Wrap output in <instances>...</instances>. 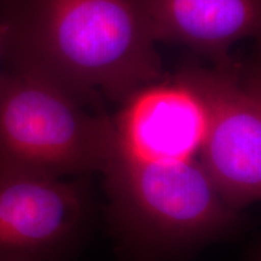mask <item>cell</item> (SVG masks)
Returning <instances> with one entry per match:
<instances>
[{
	"label": "cell",
	"mask_w": 261,
	"mask_h": 261,
	"mask_svg": "<svg viewBox=\"0 0 261 261\" xmlns=\"http://www.w3.org/2000/svg\"><path fill=\"white\" fill-rule=\"evenodd\" d=\"M4 61L86 106L123 103L163 77L142 0H4Z\"/></svg>",
	"instance_id": "cell-1"
},
{
	"label": "cell",
	"mask_w": 261,
	"mask_h": 261,
	"mask_svg": "<svg viewBox=\"0 0 261 261\" xmlns=\"http://www.w3.org/2000/svg\"><path fill=\"white\" fill-rule=\"evenodd\" d=\"M46 80L0 69V179L106 172L119 155L113 119Z\"/></svg>",
	"instance_id": "cell-2"
},
{
	"label": "cell",
	"mask_w": 261,
	"mask_h": 261,
	"mask_svg": "<svg viewBox=\"0 0 261 261\" xmlns=\"http://www.w3.org/2000/svg\"><path fill=\"white\" fill-rule=\"evenodd\" d=\"M103 174L114 219L143 246H197L240 223L198 160L145 161L119 154Z\"/></svg>",
	"instance_id": "cell-3"
},
{
	"label": "cell",
	"mask_w": 261,
	"mask_h": 261,
	"mask_svg": "<svg viewBox=\"0 0 261 261\" xmlns=\"http://www.w3.org/2000/svg\"><path fill=\"white\" fill-rule=\"evenodd\" d=\"M201 100L205 130L200 162L228 207L261 195V68L232 56L211 67L188 64L175 75Z\"/></svg>",
	"instance_id": "cell-4"
},
{
	"label": "cell",
	"mask_w": 261,
	"mask_h": 261,
	"mask_svg": "<svg viewBox=\"0 0 261 261\" xmlns=\"http://www.w3.org/2000/svg\"><path fill=\"white\" fill-rule=\"evenodd\" d=\"M86 214L80 182L0 179V261H52L70 247Z\"/></svg>",
	"instance_id": "cell-5"
},
{
	"label": "cell",
	"mask_w": 261,
	"mask_h": 261,
	"mask_svg": "<svg viewBox=\"0 0 261 261\" xmlns=\"http://www.w3.org/2000/svg\"><path fill=\"white\" fill-rule=\"evenodd\" d=\"M113 121L119 154L145 161L194 159L205 130L201 100L175 76L130 94Z\"/></svg>",
	"instance_id": "cell-6"
},
{
	"label": "cell",
	"mask_w": 261,
	"mask_h": 261,
	"mask_svg": "<svg viewBox=\"0 0 261 261\" xmlns=\"http://www.w3.org/2000/svg\"><path fill=\"white\" fill-rule=\"evenodd\" d=\"M156 40L184 45L212 63L259 38L261 0H142Z\"/></svg>",
	"instance_id": "cell-7"
},
{
	"label": "cell",
	"mask_w": 261,
	"mask_h": 261,
	"mask_svg": "<svg viewBox=\"0 0 261 261\" xmlns=\"http://www.w3.org/2000/svg\"><path fill=\"white\" fill-rule=\"evenodd\" d=\"M6 50V28L0 19V62L4 61Z\"/></svg>",
	"instance_id": "cell-8"
}]
</instances>
